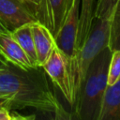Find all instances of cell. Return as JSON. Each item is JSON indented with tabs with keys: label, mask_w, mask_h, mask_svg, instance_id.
<instances>
[{
	"label": "cell",
	"mask_w": 120,
	"mask_h": 120,
	"mask_svg": "<svg viewBox=\"0 0 120 120\" xmlns=\"http://www.w3.org/2000/svg\"><path fill=\"white\" fill-rule=\"evenodd\" d=\"M112 51L109 47L100 52L89 65L76 93V110L81 120H98L103 97L108 85V68Z\"/></svg>",
	"instance_id": "2"
},
{
	"label": "cell",
	"mask_w": 120,
	"mask_h": 120,
	"mask_svg": "<svg viewBox=\"0 0 120 120\" xmlns=\"http://www.w3.org/2000/svg\"><path fill=\"white\" fill-rule=\"evenodd\" d=\"M24 1H26V0H24ZM26 2H27V1H26Z\"/></svg>",
	"instance_id": "23"
},
{
	"label": "cell",
	"mask_w": 120,
	"mask_h": 120,
	"mask_svg": "<svg viewBox=\"0 0 120 120\" xmlns=\"http://www.w3.org/2000/svg\"><path fill=\"white\" fill-rule=\"evenodd\" d=\"M118 0H98L94 9V17L111 19Z\"/></svg>",
	"instance_id": "14"
},
{
	"label": "cell",
	"mask_w": 120,
	"mask_h": 120,
	"mask_svg": "<svg viewBox=\"0 0 120 120\" xmlns=\"http://www.w3.org/2000/svg\"><path fill=\"white\" fill-rule=\"evenodd\" d=\"M8 65V63L0 55V69H2V68H5Z\"/></svg>",
	"instance_id": "18"
},
{
	"label": "cell",
	"mask_w": 120,
	"mask_h": 120,
	"mask_svg": "<svg viewBox=\"0 0 120 120\" xmlns=\"http://www.w3.org/2000/svg\"><path fill=\"white\" fill-rule=\"evenodd\" d=\"M73 0H39L35 6L37 21L45 25L52 37L56 35L63 24Z\"/></svg>",
	"instance_id": "6"
},
{
	"label": "cell",
	"mask_w": 120,
	"mask_h": 120,
	"mask_svg": "<svg viewBox=\"0 0 120 120\" xmlns=\"http://www.w3.org/2000/svg\"><path fill=\"white\" fill-rule=\"evenodd\" d=\"M10 35L22 47V49L23 50V52L26 53L29 60L31 61L32 65L35 68H38L34 39L30 29V23H26L18 27L17 29L12 31Z\"/></svg>",
	"instance_id": "11"
},
{
	"label": "cell",
	"mask_w": 120,
	"mask_h": 120,
	"mask_svg": "<svg viewBox=\"0 0 120 120\" xmlns=\"http://www.w3.org/2000/svg\"><path fill=\"white\" fill-rule=\"evenodd\" d=\"M0 22L10 33L23 24L38 22L35 6L24 0H0Z\"/></svg>",
	"instance_id": "5"
},
{
	"label": "cell",
	"mask_w": 120,
	"mask_h": 120,
	"mask_svg": "<svg viewBox=\"0 0 120 120\" xmlns=\"http://www.w3.org/2000/svg\"><path fill=\"white\" fill-rule=\"evenodd\" d=\"M9 112H10V110H8V109L6 108V107L0 108V120L6 119V118L9 115Z\"/></svg>",
	"instance_id": "17"
},
{
	"label": "cell",
	"mask_w": 120,
	"mask_h": 120,
	"mask_svg": "<svg viewBox=\"0 0 120 120\" xmlns=\"http://www.w3.org/2000/svg\"><path fill=\"white\" fill-rule=\"evenodd\" d=\"M109 49L112 52L120 50V0H118L111 18Z\"/></svg>",
	"instance_id": "12"
},
{
	"label": "cell",
	"mask_w": 120,
	"mask_h": 120,
	"mask_svg": "<svg viewBox=\"0 0 120 120\" xmlns=\"http://www.w3.org/2000/svg\"><path fill=\"white\" fill-rule=\"evenodd\" d=\"M10 32L3 25V23L0 22V34H9Z\"/></svg>",
	"instance_id": "19"
},
{
	"label": "cell",
	"mask_w": 120,
	"mask_h": 120,
	"mask_svg": "<svg viewBox=\"0 0 120 120\" xmlns=\"http://www.w3.org/2000/svg\"><path fill=\"white\" fill-rule=\"evenodd\" d=\"M0 98L8 102L10 111L34 108L43 112H52L59 101L41 67L22 69L11 64L0 69Z\"/></svg>",
	"instance_id": "1"
},
{
	"label": "cell",
	"mask_w": 120,
	"mask_h": 120,
	"mask_svg": "<svg viewBox=\"0 0 120 120\" xmlns=\"http://www.w3.org/2000/svg\"><path fill=\"white\" fill-rule=\"evenodd\" d=\"M2 107H6V108L8 109V102L7 100H5V99H1L0 98V108H2Z\"/></svg>",
	"instance_id": "20"
},
{
	"label": "cell",
	"mask_w": 120,
	"mask_h": 120,
	"mask_svg": "<svg viewBox=\"0 0 120 120\" xmlns=\"http://www.w3.org/2000/svg\"><path fill=\"white\" fill-rule=\"evenodd\" d=\"M52 113L53 116L52 120H81L78 112L74 108L71 107V111L68 112L63 107V105L59 101L57 102Z\"/></svg>",
	"instance_id": "15"
},
{
	"label": "cell",
	"mask_w": 120,
	"mask_h": 120,
	"mask_svg": "<svg viewBox=\"0 0 120 120\" xmlns=\"http://www.w3.org/2000/svg\"><path fill=\"white\" fill-rule=\"evenodd\" d=\"M94 0H81L80 2V14H79V25L76 38V56L79 50L84 43L87 35L89 33L92 21L94 18ZM76 61V59H75ZM75 88V82H74ZM75 93V90H74Z\"/></svg>",
	"instance_id": "10"
},
{
	"label": "cell",
	"mask_w": 120,
	"mask_h": 120,
	"mask_svg": "<svg viewBox=\"0 0 120 120\" xmlns=\"http://www.w3.org/2000/svg\"><path fill=\"white\" fill-rule=\"evenodd\" d=\"M30 29L34 39L38 66L42 67V65L46 62V60L51 55L52 50L56 46L54 38L49 29L38 22H31Z\"/></svg>",
	"instance_id": "8"
},
{
	"label": "cell",
	"mask_w": 120,
	"mask_h": 120,
	"mask_svg": "<svg viewBox=\"0 0 120 120\" xmlns=\"http://www.w3.org/2000/svg\"><path fill=\"white\" fill-rule=\"evenodd\" d=\"M41 68L49 75L53 84L61 91L67 101L72 106L75 103V97L71 85L68 63L56 46Z\"/></svg>",
	"instance_id": "4"
},
{
	"label": "cell",
	"mask_w": 120,
	"mask_h": 120,
	"mask_svg": "<svg viewBox=\"0 0 120 120\" xmlns=\"http://www.w3.org/2000/svg\"><path fill=\"white\" fill-rule=\"evenodd\" d=\"M111 19L94 17L87 38L79 50L75 61V98L80 83L94 58L109 47Z\"/></svg>",
	"instance_id": "3"
},
{
	"label": "cell",
	"mask_w": 120,
	"mask_h": 120,
	"mask_svg": "<svg viewBox=\"0 0 120 120\" xmlns=\"http://www.w3.org/2000/svg\"><path fill=\"white\" fill-rule=\"evenodd\" d=\"M4 120H10V116L8 115V117H7L6 119H4Z\"/></svg>",
	"instance_id": "22"
},
{
	"label": "cell",
	"mask_w": 120,
	"mask_h": 120,
	"mask_svg": "<svg viewBox=\"0 0 120 120\" xmlns=\"http://www.w3.org/2000/svg\"><path fill=\"white\" fill-rule=\"evenodd\" d=\"M10 120H36V115L35 114H30V115H22L14 111H10L9 112Z\"/></svg>",
	"instance_id": "16"
},
{
	"label": "cell",
	"mask_w": 120,
	"mask_h": 120,
	"mask_svg": "<svg viewBox=\"0 0 120 120\" xmlns=\"http://www.w3.org/2000/svg\"><path fill=\"white\" fill-rule=\"evenodd\" d=\"M0 55L13 66L22 69L35 68L19 43L9 34H0Z\"/></svg>",
	"instance_id": "7"
},
{
	"label": "cell",
	"mask_w": 120,
	"mask_h": 120,
	"mask_svg": "<svg viewBox=\"0 0 120 120\" xmlns=\"http://www.w3.org/2000/svg\"><path fill=\"white\" fill-rule=\"evenodd\" d=\"M98 120H120V79L107 85Z\"/></svg>",
	"instance_id": "9"
},
{
	"label": "cell",
	"mask_w": 120,
	"mask_h": 120,
	"mask_svg": "<svg viewBox=\"0 0 120 120\" xmlns=\"http://www.w3.org/2000/svg\"><path fill=\"white\" fill-rule=\"evenodd\" d=\"M120 79V50L112 52L108 68V85L114 84Z\"/></svg>",
	"instance_id": "13"
},
{
	"label": "cell",
	"mask_w": 120,
	"mask_h": 120,
	"mask_svg": "<svg viewBox=\"0 0 120 120\" xmlns=\"http://www.w3.org/2000/svg\"><path fill=\"white\" fill-rule=\"evenodd\" d=\"M26 1H27L28 3L34 5V6H37V5L39 3V0H26Z\"/></svg>",
	"instance_id": "21"
}]
</instances>
